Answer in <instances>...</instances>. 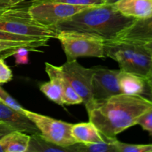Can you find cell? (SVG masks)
Listing matches in <instances>:
<instances>
[{"label": "cell", "instance_id": "6da1fadb", "mask_svg": "<svg viewBox=\"0 0 152 152\" xmlns=\"http://www.w3.org/2000/svg\"><path fill=\"white\" fill-rule=\"evenodd\" d=\"M152 107V100L141 95H114L96 104L88 114L89 121L96 126L106 139H114L126 129L137 125L138 118Z\"/></svg>", "mask_w": 152, "mask_h": 152}, {"label": "cell", "instance_id": "7a4b0ae2", "mask_svg": "<svg viewBox=\"0 0 152 152\" xmlns=\"http://www.w3.org/2000/svg\"><path fill=\"white\" fill-rule=\"evenodd\" d=\"M135 19L123 16L114 4L92 6L55 25V31H74L99 37L105 42L115 41Z\"/></svg>", "mask_w": 152, "mask_h": 152}, {"label": "cell", "instance_id": "3957f363", "mask_svg": "<svg viewBox=\"0 0 152 152\" xmlns=\"http://www.w3.org/2000/svg\"><path fill=\"white\" fill-rule=\"evenodd\" d=\"M22 3L0 13V31L26 37L56 38V31L37 22L28 11L29 5Z\"/></svg>", "mask_w": 152, "mask_h": 152}, {"label": "cell", "instance_id": "277c9868", "mask_svg": "<svg viewBox=\"0 0 152 152\" xmlns=\"http://www.w3.org/2000/svg\"><path fill=\"white\" fill-rule=\"evenodd\" d=\"M67 61L77 60L80 57L104 58L105 41L96 36L74 31L56 32Z\"/></svg>", "mask_w": 152, "mask_h": 152}, {"label": "cell", "instance_id": "5b68a950", "mask_svg": "<svg viewBox=\"0 0 152 152\" xmlns=\"http://www.w3.org/2000/svg\"><path fill=\"white\" fill-rule=\"evenodd\" d=\"M92 6L74 5L57 1L33 0L28 6L31 16L41 25L53 28L64 19Z\"/></svg>", "mask_w": 152, "mask_h": 152}, {"label": "cell", "instance_id": "8992f818", "mask_svg": "<svg viewBox=\"0 0 152 152\" xmlns=\"http://www.w3.org/2000/svg\"><path fill=\"white\" fill-rule=\"evenodd\" d=\"M24 114L35 124L39 133L49 142L62 147L77 143L71 134L73 124L25 109Z\"/></svg>", "mask_w": 152, "mask_h": 152}, {"label": "cell", "instance_id": "52a82bcc", "mask_svg": "<svg viewBox=\"0 0 152 152\" xmlns=\"http://www.w3.org/2000/svg\"><path fill=\"white\" fill-rule=\"evenodd\" d=\"M60 67L73 88L83 99V103L89 113L95 106L91 91L94 68H86L77 60L66 61Z\"/></svg>", "mask_w": 152, "mask_h": 152}, {"label": "cell", "instance_id": "ba28073f", "mask_svg": "<svg viewBox=\"0 0 152 152\" xmlns=\"http://www.w3.org/2000/svg\"><path fill=\"white\" fill-rule=\"evenodd\" d=\"M120 71L102 67L94 68L91 91L95 105L104 102L114 95L122 94L118 83Z\"/></svg>", "mask_w": 152, "mask_h": 152}, {"label": "cell", "instance_id": "9c48e42d", "mask_svg": "<svg viewBox=\"0 0 152 152\" xmlns=\"http://www.w3.org/2000/svg\"><path fill=\"white\" fill-rule=\"evenodd\" d=\"M0 121L9 125L13 130L30 135L40 134L34 123L25 114L10 108L0 101Z\"/></svg>", "mask_w": 152, "mask_h": 152}, {"label": "cell", "instance_id": "30bf717a", "mask_svg": "<svg viewBox=\"0 0 152 152\" xmlns=\"http://www.w3.org/2000/svg\"><path fill=\"white\" fill-rule=\"evenodd\" d=\"M45 69L49 79L56 82L60 87L64 105H77L83 103V99L73 88L60 66L58 67L49 62H45Z\"/></svg>", "mask_w": 152, "mask_h": 152}, {"label": "cell", "instance_id": "8fae6325", "mask_svg": "<svg viewBox=\"0 0 152 152\" xmlns=\"http://www.w3.org/2000/svg\"><path fill=\"white\" fill-rule=\"evenodd\" d=\"M115 41L143 43L152 41V16L143 19H135Z\"/></svg>", "mask_w": 152, "mask_h": 152}, {"label": "cell", "instance_id": "7c38bea8", "mask_svg": "<svg viewBox=\"0 0 152 152\" xmlns=\"http://www.w3.org/2000/svg\"><path fill=\"white\" fill-rule=\"evenodd\" d=\"M116 9L123 16L143 19L152 16V0H119Z\"/></svg>", "mask_w": 152, "mask_h": 152}, {"label": "cell", "instance_id": "4fadbf2b", "mask_svg": "<svg viewBox=\"0 0 152 152\" xmlns=\"http://www.w3.org/2000/svg\"><path fill=\"white\" fill-rule=\"evenodd\" d=\"M71 134L77 143L90 144L105 141L96 126L91 121L73 124Z\"/></svg>", "mask_w": 152, "mask_h": 152}, {"label": "cell", "instance_id": "5bb4252c", "mask_svg": "<svg viewBox=\"0 0 152 152\" xmlns=\"http://www.w3.org/2000/svg\"><path fill=\"white\" fill-rule=\"evenodd\" d=\"M118 83L122 94L141 95L145 91L146 82L141 76L120 70L118 74Z\"/></svg>", "mask_w": 152, "mask_h": 152}, {"label": "cell", "instance_id": "9a60e30c", "mask_svg": "<svg viewBox=\"0 0 152 152\" xmlns=\"http://www.w3.org/2000/svg\"><path fill=\"white\" fill-rule=\"evenodd\" d=\"M31 135L19 131H12L0 138L5 152H28Z\"/></svg>", "mask_w": 152, "mask_h": 152}, {"label": "cell", "instance_id": "2e32d148", "mask_svg": "<svg viewBox=\"0 0 152 152\" xmlns=\"http://www.w3.org/2000/svg\"><path fill=\"white\" fill-rule=\"evenodd\" d=\"M71 152L69 147L55 145L45 139L40 134L31 135L28 152Z\"/></svg>", "mask_w": 152, "mask_h": 152}, {"label": "cell", "instance_id": "e0dca14e", "mask_svg": "<svg viewBox=\"0 0 152 152\" xmlns=\"http://www.w3.org/2000/svg\"><path fill=\"white\" fill-rule=\"evenodd\" d=\"M110 141L90 144L75 143L69 148L71 152H117Z\"/></svg>", "mask_w": 152, "mask_h": 152}, {"label": "cell", "instance_id": "ac0fdd59", "mask_svg": "<svg viewBox=\"0 0 152 152\" xmlns=\"http://www.w3.org/2000/svg\"><path fill=\"white\" fill-rule=\"evenodd\" d=\"M39 89L43 94L50 101H53L59 105H64L62 90L54 80H50V81L42 83L39 86Z\"/></svg>", "mask_w": 152, "mask_h": 152}, {"label": "cell", "instance_id": "d6986e66", "mask_svg": "<svg viewBox=\"0 0 152 152\" xmlns=\"http://www.w3.org/2000/svg\"><path fill=\"white\" fill-rule=\"evenodd\" d=\"M117 152H152V143L130 144L119 141L117 138L111 140Z\"/></svg>", "mask_w": 152, "mask_h": 152}, {"label": "cell", "instance_id": "ffe728a7", "mask_svg": "<svg viewBox=\"0 0 152 152\" xmlns=\"http://www.w3.org/2000/svg\"><path fill=\"white\" fill-rule=\"evenodd\" d=\"M0 101L8 107H10V108L24 114V111H25V108H24L16 99H13L1 86H0Z\"/></svg>", "mask_w": 152, "mask_h": 152}, {"label": "cell", "instance_id": "44dd1931", "mask_svg": "<svg viewBox=\"0 0 152 152\" xmlns=\"http://www.w3.org/2000/svg\"><path fill=\"white\" fill-rule=\"evenodd\" d=\"M137 125L141 126L144 131L148 132L150 136L152 137V107L138 118Z\"/></svg>", "mask_w": 152, "mask_h": 152}, {"label": "cell", "instance_id": "7402d4cb", "mask_svg": "<svg viewBox=\"0 0 152 152\" xmlns=\"http://www.w3.org/2000/svg\"><path fill=\"white\" fill-rule=\"evenodd\" d=\"M43 1H57V2L81 6H99L107 4L106 0H43Z\"/></svg>", "mask_w": 152, "mask_h": 152}, {"label": "cell", "instance_id": "603a6c76", "mask_svg": "<svg viewBox=\"0 0 152 152\" xmlns=\"http://www.w3.org/2000/svg\"><path fill=\"white\" fill-rule=\"evenodd\" d=\"M48 38H39V37H26V36L18 35L0 31V40H10V41H34V40L44 39Z\"/></svg>", "mask_w": 152, "mask_h": 152}, {"label": "cell", "instance_id": "cb8c5ba5", "mask_svg": "<svg viewBox=\"0 0 152 152\" xmlns=\"http://www.w3.org/2000/svg\"><path fill=\"white\" fill-rule=\"evenodd\" d=\"M13 79V72L4 60L0 57V85L5 84L10 82Z\"/></svg>", "mask_w": 152, "mask_h": 152}, {"label": "cell", "instance_id": "d4e9b609", "mask_svg": "<svg viewBox=\"0 0 152 152\" xmlns=\"http://www.w3.org/2000/svg\"><path fill=\"white\" fill-rule=\"evenodd\" d=\"M29 51H31L27 48L21 47L16 49L13 56H14L16 65H26L29 62Z\"/></svg>", "mask_w": 152, "mask_h": 152}, {"label": "cell", "instance_id": "484cf974", "mask_svg": "<svg viewBox=\"0 0 152 152\" xmlns=\"http://www.w3.org/2000/svg\"><path fill=\"white\" fill-rule=\"evenodd\" d=\"M28 0H0V13Z\"/></svg>", "mask_w": 152, "mask_h": 152}, {"label": "cell", "instance_id": "4316f807", "mask_svg": "<svg viewBox=\"0 0 152 152\" xmlns=\"http://www.w3.org/2000/svg\"><path fill=\"white\" fill-rule=\"evenodd\" d=\"M12 131L14 130L9 125L0 121V138L4 136V135H5L6 134L12 132Z\"/></svg>", "mask_w": 152, "mask_h": 152}, {"label": "cell", "instance_id": "83f0119b", "mask_svg": "<svg viewBox=\"0 0 152 152\" xmlns=\"http://www.w3.org/2000/svg\"><path fill=\"white\" fill-rule=\"evenodd\" d=\"M145 82H146L147 86H148V88H149L152 94V69L151 70V71L148 73V75L145 77Z\"/></svg>", "mask_w": 152, "mask_h": 152}, {"label": "cell", "instance_id": "f1b7e54d", "mask_svg": "<svg viewBox=\"0 0 152 152\" xmlns=\"http://www.w3.org/2000/svg\"><path fill=\"white\" fill-rule=\"evenodd\" d=\"M142 45L145 47V48L148 50V53H149L150 56H151V61H152V41L143 43V44Z\"/></svg>", "mask_w": 152, "mask_h": 152}, {"label": "cell", "instance_id": "f546056e", "mask_svg": "<svg viewBox=\"0 0 152 152\" xmlns=\"http://www.w3.org/2000/svg\"><path fill=\"white\" fill-rule=\"evenodd\" d=\"M0 152H5L4 151V146L1 140H0Z\"/></svg>", "mask_w": 152, "mask_h": 152}, {"label": "cell", "instance_id": "4dcf8cb0", "mask_svg": "<svg viewBox=\"0 0 152 152\" xmlns=\"http://www.w3.org/2000/svg\"><path fill=\"white\" fill-rule=\"evenodd\" d=\"M117 1H119V0H106V3L107 4H114Z\"/></svg>", "mask_w": 152, "mask_h": 152}, {"label": "cell", "instance_id": "1f68e13d", "mask_svg": "<svg viewBox=\"0 0 152 152\" xmlns=\"http://www.w3.org/2000/svg\"><path fill=\"white\" fill-rule=\"evenodd\" d=\"M151 100H152V99H151Z\"/></svg>", "mask_w": 152, "mask_h": 152}]
</instances>
